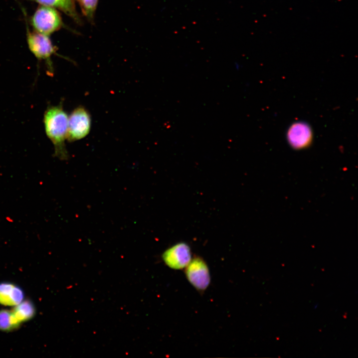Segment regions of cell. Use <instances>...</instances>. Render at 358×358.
Masks as SVG:
<instances>
[{
  "label": "cell",
  "mask_w": 358,
  "mask_h": 358,
  "mask_svg": "<svg viewBox=\"0 0 358 358\" xmlns=\"http://www.w3.org/2000/svg\"><path fill=\"white\" fill-rule=\"evenodd\" d=\"M24 293L18 286L9 282L0 283V304L15 306L23 301Z\"/></svg>",
  "instance_id": "ba28073f"
},
{
  "label": "cell",
  "mask_w": 358,
  "mask_h": 358,
  "mask_svg": "<svg viewBox=\"0 0 358 358\" xmlns=\"http://www.w3.org/2000/svg\"><path fill=\"white\" fill-rule=\"evenodd\" d=\"M30 23L34 31L48 36L64 26L57 9L43 5L38 6Z\"/></svg>",
  "instance_id": "7a4b0ae2"
},
{
  "label": "cell",
  "mask_w": 358,
  "mask_h": 358,
  "mask_svg": "<svg viewBox=\"0 0 358 358\" xmlns=\"http://www.w3.org/2000/svg\"><path fill=\"white\" fill-rule=\"evenodd\" d=\"M26 30V40L30 51L37 60L45 61L48 74L53 75L54 71L51 58L53 55L57 54L56 47L48 36L34 30L31 31L27 26Z\"/></svg>",
  "instance_id": "3957f363"
},
{
  "label": "cell",
  "mask_w": 358,
  "mask_h": 358,
  "mask_svg": "<svg viewBox=\"0 0 358 358\" xmlns=\"http://www.w3.org/2000/svg\"><path fill=\"white\" fill-rule=\"evenodd\" d=\"M91 117L83 106L76 107L68 118L67 140L73 142L86 137L90 132Z\"/></svg>",
  "instance_id": "277c9868"
},
{
  "label": "cell",
  "mask_w": 358,
  "mask_h": 358,
  "mask_svg": "<svg viewBox=\"0 0 358 358\" xmlns=\"http://www.w3.org/2000/svg\"><path fill=\"white\" fill-rule=\"evenodd\" d=\"M60 10L72 18L79 25L82 20L76 9L75 0H26Z\"/></svg>",
  "instance_id": "9c48e42d"
},
{
  "label": "cell",
  "mask_w": 358,
  "mask_h": 358,
  "mask_svg": "<svg viewBox=\"0 0 358 358\" xmlns=\"http://www.w3.org/2000/svg\"><path fill=\"white\" fill-rule=\"evenodd\" d=\"M17 320L21 323L32 318L35 314V308L29 300L21 301L12 310Z\"/></svg>",
  "instance_id": "30bf717a"
},
{
  "label": "cell",
  "mask_w": 358,
  "mask_h": 358,
  "mask_svg": "<svg viewBox=\"0 0 358 358\" xmlns=\"http://www.w3.org/2000/svg\"><path fill=\"white\" fill-rule=\"evenodd\" d=\"M20 323L14 316L12 311L0 310V330L11 331L17 328Z\"/></svg>",
  "instance_id": "8fae6325"
},
{
  "label": "cell",
  "mask_w": 358,
  "mask_h": 358,
  "mask_svg": "<svg viewBox=\"0 0 358 358\" xmlns=\"http://www.w3.org/2000/svg\"><path fill=\"white\" fill-rule=\"evenodd\" d=\"M166 265L171 268H184L191 260L190 247L185 243H179L166 250L162 255Z\"/></svg>",
  "instance_id": "8992f818"
},
{
  "label": "cell",
  "mask_w": 358,
  "mask_h": 358,
  "mask_svg": "<svg viewBox=\"0 0 358 358\" xmlns=\"http://www.w3.org/2000/svg\"><path fill=\"white\" fill-rule=\"evenodd\" d=\"M313 134L310 126L303 122L292 124L288 128L286 138L290 146L301 149L308 146L312 140Z\"/></svg>",
  "instance_id": "52a82bcc"
},
{
  "label": "cell",
  "mask_w": 358,
  "mask_h": 358,
  "mask_svg": "<svg viewBox=\"0 0 358 358\" xmlns=\"http://www.w3.org/2000/svg\"><path fill=\"white\" fill-rule=\"evenodd\" d=\"M185 275L191 285L197 290L203 291L208 286L210 275L205 262L200 257L191 260L185 267Z\"/></svg>",
  "instance_id": "5b68a950"
},
{
  "label": "cell",
  "mask_w": 358,
  "mask_h": 358,
  "mask_svg": "<svg viewBox=\"0 0 358 358\" xmlns=\"http://www.w3.org/2000/svg\"><path fill=\"white\" fill-rule=\"evenodd\" d=\"M68 118L62 105L48 107L44 114L45 132L55 149V156L61 160H67L68 152L65 141L67 139Z\"/></svg>",
  "instance_id": "6da1fadb"
},
{
  "label": "cell",
  "mask_w": 358,
  "mask_h": 358,
  "mask_svg": "<svg viewBox=\"0 0 358 358\" xmlns=\"http://www.w3.org/2000/svg\"><path fill=\"white\" fill-rule=\"evenodd\" d=\"M77 1L84 15L90 23L93 24L98 0H77Z\"/></svg>",
  "instance_id": "7c38bea8"
}]
</instances>
